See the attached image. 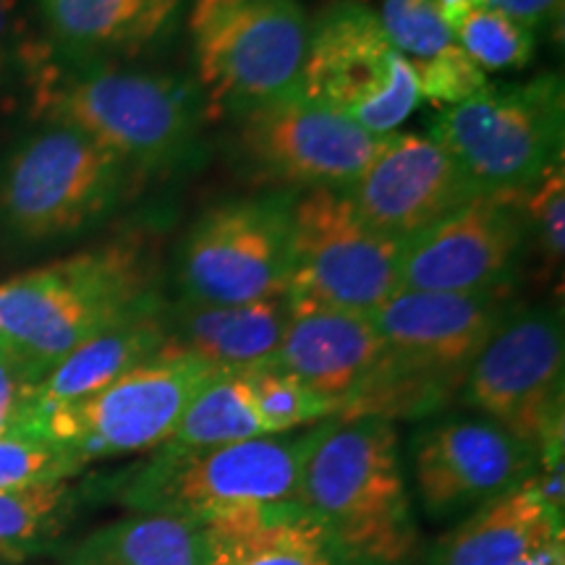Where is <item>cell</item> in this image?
<instances>
[{
  "instance_id": "obj_22",
  "label": "cell",
  "mask_w": 565,
  "mask_h": 565,
  "mask_svg": "<svg viewBox=\"0 0 565 565\" xmlns=\"http://www.w3.org/2000/svg\"><path fill=\"white\" fill-rule=\"evenodd\" d=\"M555 534H563V511L547 503L532 475L450 529L435 547L433 565H513Z\"/></svg>"
},
{
  "instance_id": "obj_10",
  "label": "cell",
  "mask_w": 565,
  "mask_h": 565,
  "mask_svg": "<svg viewBox=\"0 0 565 565\" xmlns=\"http://www.w3.org/2000/svg\"><path fill=\"white\" fill-rule=\"evenodd\" d=\"M217 370L166 343L158 356L139 364L105 391L68 406H34L19 435H38L92 458L154 450L171 440L189 401Z\"/></svg>"
},
{
  "instance_id": "obj_18",
  "label": "cell",
  "mask_w": 565,
  "mask_h": 565,
  "mask_svg": "<svg viewBox=\"0 0 565 565\" xmlns=\"http://www.w3.org/2000/svg\"><path fill=\"white\" fill-rule=\"evenodd\" d=\"M45 53L71 66L139 58L179 26L183 0H38Z\"/></svg>"
},
{
  "instance_id": "obj_4",
  "label": "cell",
  "mask_w": 565,
  "mask_h": 565,
  "mask_svg": "<svg viewBox=\"0 0 565 565\" xmlns=\"http://www.w3.org/2000/svg\"><path fill=\"white\" fill-rule=\"evenodd\" d=\"M296 500L359 565H404L416 524L393 422L328 419L307 433Z\"/></svg>"
},
{
  "instance_id": "obj_25",
  "label": "cell",
  "mask_w": 565,
  "mask_h": 565,
  "mask_svg": "<svg viewBox=\"0 0 565 565\" xmlns=\"http://www.w3.org/2000/svg\"><path fill=\"white\" fill-rule=\"evenodd\" d=\"M265 437L244 372H215L175 424L173 448H217Z\"/></svg>"
},
{
  "instance_id": "obj_37",
  "label": "cell",
  "mask_w": 565,
  "mask_h": 565,
  "mask_svg": "<svg viewBox=\"0 0 565 565\" xmlns=\"http://www.w3.org/2000/svg\"><path fill=\"white\" fill-rule=\"evenodd\" d=\"M435 3L437 9H440L443 19L448 21L450 30H454L458 21H461L469 11L484 9V0H435Z\"/></svg>"
},
{
  "instance_id": "obj_33",
  "label": "cell",
  "mask_w": 565,
  "mask_h": 565,
  "mask_svg": "<svg viewBox=\"0 0 565 565\" xmlns=\"http://www.w3.org/2000/svg\"><path fill=\"white\" fill-rule=\"evenodd\" d=\"M34 387L38 383L13 362L9 353L0 351V437L19 435L30 416Z\"/></svg>"
},
{
  "instance_id": "obj_32",
  "label": "cell",
  "mask_w": 565,
  "mask_h": 565,
  "mask_svg": "<svg viewBox=\"0 0 565 565\" xmlns=\"http://www.w3.org/2000/svg\"><path fill=\"white\" fill-rule=\"evenodd\" d=\"M412 66L416 87H419V100L433 103L435 108L443 110L471 100L490 84L484 71L463 53L458 42L433 55V58L412 61Z\"/></svg>"
},
{
  "instance_id": "obj_36",
  "label": "cell",
  "mask_w": 565,
  "mask_h": 565,
  "mask_svg": "<svg viewBox=\"0 0 565 565\" xmlns=\"http://www.w3.org/2000/svg\"><path fill=\"white\" fill-rule=\"evenodd\" d=\"M17 9L19 0H0V68L9 61L13 30H17Z\"/></svg>"
},
{
  "instance_id": "obj_26",
  "label": "cell",
  "mask_w": 565,
  "mask_h": 565,
  "mask_svg": "<svg viewBox=\"0 0 565 565\" xmlns=\"http://www.w3.org/2000/svg\"><path fill=\"white\" fill-rule=\"evenodd\" d=\"M71 503L68 482L0 490V561L21 563L58 540Z\"/></svg>"
},
{
  "instance_id": "obj_31",
  "label": "cell",
  "mask_w": 565,
  "mask_h": 565,
  "mask_svg": "<svg viewBox=\"0 0 565 565\" xmlns=\"http://www.w3.org/2000/svg\"><path fill=\"white\" fill-rule=\"evenodd\" d=\"M385 38L408 61H424L456 42L435 0H380L377 11Z\"/></svg>"
},
{
  "instance_id": "obj_11",
  "label": "cell",
  "mask_w": 565,
  "mask_h": 565,
  "mask_svg": "<svg viewBox=\"0 0 565 565\" xmlns=\"http://www.w3.org/2000/svg\"><path fill=\"white\" fill-rule=\"evenodd\" d=\"M294 196L280 189L204 210L175 254L181 301L236 307L286 294Z\"/></svg>"
},
{
  "instance_id": "obj_27",
  "label": "cell",
  "mask_w": 565,
  "mask_h": 565,
  "mask_svg": "<svg viewBox=\"0 0 565 565\" xmlns=\"http://www.w3.org/2000/svg\"><path fill=\"white\" fill-rule=\"evenodd\" d=\"M244 377L265 435H286L303 424L335 416V406L330 401L315 395L278 366H254V370H244Z\"/></svg>"
},
{
  "instance_id": "obj_35",
  "label": "cell",
  "mask_w": 565,
  "mask_h": 565,
  "mask_svg": "<svg viewBox=\"0 0 565 565\" xmlns=\"http://www.w3.org/2000/svg\"><path fill=\"white\" fill-rule=\"evenodd\" d=\"M513 565H565L563 534H555V536H547V540H542L540 545H534Z\"/></svg>"
},
{
  "instance_id": "obj_30",
  "label": "cell",
  "mask_w": 565,
  "mask_h": 565,
  "mask_svg": "<svg viewBox=\"0 0 565 565\" xmlns=\"http://www.w3.org/2000/svg\"><path fill=\"white\" fill-rule=\"evenodd\" d=\"M529 249L540 254L547 275L563 270L565 252V166L557 158L532 186L524 189Z\"/></svg>"
},
{
  "instance_id": "obj_9",
  "label": "cell",
  "mask_w": 565,
  "mask_h": 565,
  "mask_svg": "<svg viewBox=\"0 0 565 565\" xmlns=\"http://www.w3.org/2000/svg\"><path fill=\"white\" fill-rule=\"evenodd\" d=\"M401 249L359 217L345 189L299 192L286 288L291 315L317 309L374 315L401 288Z\"/></svg>"
},
{
  "instance_id": "obj_34",
  "label": "cell",
  "mask_w": 565,
  "mask_h": 565,
  "mask_svg": "<svg viewBox=\"0 0 565 565\" xmlns=\"http://www.w3.org/2000/svg\"><path fill=\"white\" fill-rule=\"evenodd\" d=\"M484 9L503 13V17L519 21L526 30H542L561 19L563 0H484Z\"/></svg>"
},
{
  "instance_id": "obj_29",
  "label": "cell",
  "mask_w": 565,
  "mask_h": 565,
  "mask_svg": "<svg viewBox=\"0 0 565 565\" xmlns=\"http://www.w3.org/2000/svg\"><path fill=\"white\" fill-rule=\"evenodd\" d=\"M84 461L74 450L38 435L0 437V490L68 482Z\"/></svg>"
},
{
  "instance_id": "obj_6",
  "label": "cell",
  "mask_w": 565,
  "mask_h": 565,
  "mask_svg": "<svg viewBox=\"0 0 565 565\" xmlns=\"http://www.w3.org/2000/svg\"><path fill=\"white\" fill-rule=\"evenodd\" d=\"M186 24L207 118L301 95L309 19L299 0H192Z\"/></svg>"
},
{
  "instance_id": "obj_15",
  "label": "cell",
  "mask_w": 565,
  "mask_h": 565,
  "mask_svg": "<svg viewBox=\"0 0 565 565\" xmlns=\"http://www.w3.org/2000/svg\"><path fill=\"white\" fill-rule=\"evenodd\" d=\"M233 141L257 179L294 194L349 189L383 145L341 113L301 95L238 116Z\"/></svg>"
},
{
  "instance_id": "obj_14",
  "label": "cell",
  "mask_w": 565,
  "mask_h": 565,
  "mask_svg": "<svg viewBox=\"0 0 565 565\" xmlns=\"http://www.w3.org/2000/svg\"><path fill=\"white\" fill-rule=\"evenodd\" d=\"M529 252L524 192H479L401 249L406 291L511 294Z\"/></svg>"
},
{
  "instance_id": "obj_1",
  "label": "cell",
  "mask_w": 565,
  "mask_h": 565,
  "mask_svg": "<svg viewBox=\"0 0 565 565\" xmlns=\"http://www.w3.org/2000/svg\"><path fill=\"white\" fill-rule=\"evenodd\" d=\"M152 246L121 238L0 282V351L40 383L113 324L158 312Z\"/></svg>"
},
{
  "instance_id": "obj_16",
  "label": "cell",
  "mask_w": 565,
  "mask_h": 565,
  "mask_svg": "<svg viewBox=\"0 0 565 565\" xmlns=\"http://www.w3.org/2000/svg\"><path fill=\"white\" fill-rule=\"evenodd\" d=\"M414 477L433 519L475 511L536 471V450L487 416H443L414 437Z\"/></svg>"
},
{
  "instance_id": "obj_19",
  "label": "cell",
  "mask_w": 565,
  "mask_h": 565,
  "mask_svg": "<svg viewBox=\"0 0 565 565\" xmlns=\"http://www.w3.org/2000/svg\"><path fill=\"white\" fill-rule=\"evenodd\" d=\"M200 526L207 565H359L299 500L236 505Z\"/></svg>"
},
{
  "instance_id": "obj_2",
  "label": "cell",
  "mask_w": 565,
  "mask_h": 565,
  "mask_svg": "<svg viewBox=\"0 0 565 565\" xmlns=\"http://www.w3.org/2000/svg\"><path fill=\"white\" fill-rule=\"evenodd\" d=\"M511 294H440L398 288L377 312L383 356L338 419H422L461 395L471 362L511 312Z\"/></svg>"
},
{
  "instance_id": "obj_13",
  "label": "cell",
  "mask_w": 565,
  "mask_h": 565,
  "mask_svg": "<svg viewBox=\"0 0 565 565\" xmlns=\"http://www.w3.org/2000/svg\"><path fill=\"white\" fill-rule=\"evenodd\" d=\"M565 338L561 312L511 309L466 374L461 398L540 450L563 437Z\"/></svg>"
},
{
  "instance_id": "obj_7",
  "label": "cell",
  "mask_w": 565,
  "mask_h": 565,
  "mask_svg": "<svg viewBox=\"0 0 565 565\" xmlns=\"http://www.w3.org/2000/svg\"><path fill=\"white\" fill-rule=\"evenodd\" d=\"M150 461L113 482V498L137 513L204 524L249 503L296 500L307 435H265L217 448L160 445Z\"/></svg>"
},
{
  "instance_id": "obj_8",
  "label": "cell",
  "mask_w": 565,
  "mask_h": 565,
  "mask_svg": "<svg viewBox=\"0 0 565 565\" xmlns=\"http://www.w3.org/2000/svg\"><path fill=\"white\" fill-rule=\"evenodd\" d=\"M563 82L542 74L521 84H487L437 113L433 137L454 154L477 192H524L563 158Z\"/></svg>"
},
{
  "instance_id": "obj_3",
  "label": "cell",
  "mask_w": 565,
  "mask_h": 565,
  "mask_svg": "<svg viewBox=\"0 0 565 565\" xmlns=\"http://www.w3.org/2000/svg\"><path fill=\"white\" fill-rule=\"evenodd\" d=\"M34 116L87 134L141 175L179 168L200 147L207 105L196 82L150 68L71 66L38 53Z\"/></svg>"
},
{
  "instance_id": "obj_28",
  "label": "cell",
  "mask_w": 565,
  "mask_h": 565,
  "mask_svg": "<svg viewBox=\"0 0 565 565\" xmlns=\"http://www.w3.org/2000/svg\"><path fill=\"white\" fill-rule=\"evenodd\" d=\"M454 38L484 74L524 68L536 51V32L490 9L466 13L454 26Z\"/></svg>"
},
{
  "instance_id": "obj_12",
  "label": "cell",
  "mask_w": 565,
  "mask_h": 565,
  "mask_svg": "<svg viewBox=\"0 0 565 565\" xmlns=\"http://www.w3.org/2000/svg\"><path fill=\"white\" fill-rule=\"evenodd\" d=\"M301 97L383 139L412 116L419 87L412 61L391 45L377 13L359 0H338L309 24Z\"/></svg>"
},
{
  "instance_id": "obj_5",
  "label": "cell",
  "mask_w": 565,
  "mask_h": 565,
  "mask_svg": "<svg viewBox=\"0 0 565 565\" xmlns=\"http://www.w3.org/2000/svg\"><path fill=\"white\" fill-rule=\"evenodd\" d=\"M145 179L116 152L63 124H42L0 173V228L38 246L79 236L116 212Z\"/></svg>"
},
{
  "instance_id": "obj_20",
  "label": "cell",
  "mask_w": 565,
  "mask_h": 565,
  "mask_svg": "<svg viewBox=\"0 0 565 565\" xmlns=\"http://www.w3.org/2000/svg\"><path fill=\"white\" fill-rule=\"evenodd\" d=\"M380 356L383 338L372 315L317 309L291 315L270 364L330 401L338 416Z\"/></svg>"
},
{
  "instance_id": "obj_21",
  "label": "cell",
  "mask_w": 565,
  "mask_h": 565,
  "mask_svg": "<svg viewBox=\"0 0 565 565\" xmlns=\"http://www.w3.org/2000/svg\"><path fill=\"white\" fill-rule=\"evenodd\" d=\"M162 322L171 349L192 353L217 372H244L273 362L291 307L286 294L236 307L175 301L162 307Z\"/></svg>"
},
{
  "instance_id": "obj_17",
  "label": "cell",
  "mask_w": 565,
  "mask_h": 565,
  "mask_svg": "<svg viewBox=\"0 0 565 565\" xmlns=\"http://www.w3.org/2000/svg\"><path fill=\"white\" fill-rule=\"evenodd\" d=\"M345 194L370 228L406 246L479 192L429 134L393 131Z\"/></svg>"
},
{
  "instance_id": "obj_24",
  "label": "cell",
  "mask_w": 565,
  "mask_h": 565,
  "mask_svg": "<svg viewBox=\"0 0 565 565\" xmlns=\"http://www.w3.org/2000/svg\"><path fill=\"white\" fill-rule=\"evenodd\" d=\"M63 565H207V555L194 521L137 513L84 536Z\"/></svg>"
},
{
  "instance_id": "obj_23",
  "label": "cell",
  "mask_w": 565,
  "mask_h": 565,
  "mask_svg": "<svg viewBox=\"0 0 565 565\" xmlns=\"http://www.w3.org/2000/svg\"><path fill=\"white\" fill-rule=\"evenodd\" d=\"M168 333L158 312L131 317L103 330L68 353L34 387V406H68L105 391L124 374L166 349Z\"/></svg>"
}]
</instances>
